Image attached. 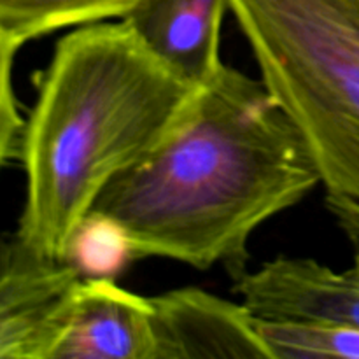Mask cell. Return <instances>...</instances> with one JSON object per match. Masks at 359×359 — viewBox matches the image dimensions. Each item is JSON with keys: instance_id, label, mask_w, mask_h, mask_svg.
Wrapping results in <instances>:
<instances>
[{"instance_id": "obj_1", "label": "cell", "mask_w": 359, "mask_h": 359, "mask_svg": "<svg viewBox=\"0 0 359 359\" xmlns=\"http://www.w3.org/2000/svg\"><path fill=\"white\" fill-rule=\"evenodd\" d=\"M321 184L304 137L262 79L224 63L182 125L114 179L93 209L126 230L135 259L248 270L252 233Z\"/></svg>"}, {"instance_id": "obj_2", "label": "cell", "mask_w": 359, "mask_h": 359, "mask_svg": "<svg viewBox=\"0 0 359 359\" xmlns=\"http://www.w3.org/2000/svg\"><path fill=\"white\" fill-rule=\"evenodd\" d=\"M35 86L18 156L27 188L14 238L65 262L74 230L102 191L182 125L200 86L172 70L126 20L63 35Z\"/></svg>"}, {"instance_id": "obj_3", "label": "cell", "mask_w": 359, "mask_h": 359, "mask_svg": "<svg viewBox=\"0 0 359 359\" xmlns=\"http://www.w3.org/2000/svg\"><path fill=\"white\" fill-rule=\"evenodd\" d=\"M230 11L326 195L359 203V0H230Z\"/></svg>"}, {"instance_id": "obj_4", "label": "cell", "mask_w": 359, "mask_h": 359, "mask_svg": "<svg viewBox=\"0 0 359 359\" xmlns=\"http://www.w3.org/2000/svg\"><path fill=\"white\" fill-rule=\"evenodd\" d=\"M83 277L67 262L42 258L13 237L2 248L0 358L55 359Z\"/></svg>"}, {"instance_id": "obj_5", "label": "cell", "mask_w": 359, "mask_h": 359, "mask_svg": "<svg viewBox=\"0 0 359 359\" xmlns=\"http://www.w3.org/2000/svg\"><path fill=\"white\" fill-rule=\"evenodd\" d=\"M344 272L312 258L277 256L233 277V291L263 321L359 330V242Z\"/></svg>"}, {"instance_id": "obj_6", "label": "cell", "mask_w": 359, "mask_h": 359, "mask_svg": "<svg viewBox=\"0 0 359 359\" xmlns=\"http://www.w3.org/2000/svg\"><path fill=\"white\" fill-rule=\"evenodd\" d=\"M156 359H273L258 330V318L242 302L224 300L198 287L151 298Z\"/></svg>"}, {"instance_id": "obj_7", "label": "cell", "mask_w": 359, "mask_h": 359, "mask_svg": "<svg viewBox=\"0 0 359 359\" xmlns=\"http://www.w3.org/2000/svg\"><path fill=\"white\" fill-rule=\"evenodd\" d=\"M55 359H156L151 298L114 279H83Z\"/></svg>"}, {"instance_id": "obj_8", "label": "cell", "mask_w": 359, "mask_h": 359, "mask_svg": "<svg viewBox=\"0 0 359 359\" xmlns=\"http://www.w3.org/2000/svg\"><path fill=\"white\" fill-rule=\"evenodd\" d=\"M230 0H140L123 20L144 42L195 86L216 77L221 60V23Z\"/></svg>"}, {"instance_id": "obj_9", "label": "cell", "mask_w": 359, "mask_h": 359, "mask_svg": "<svg viewBox=\"0 0 359 359\" xmlns=\"http://www.w3.org/2000/svg\"><path fill=\"white\" fill-rule=\"evenodd\" d=\"M140 0H0V46L20 51L56 30L123 20Z\"/></svg>"}, {"instance_id": "obj_10", "label": "cell", "mask_w": 359, "mask_h": 359, "mask_svg": "<svg viewBox=\"0 0 359 359\" xmlns=\"http://www.w3.org/2000/svg\"><path fill=\"white\" fill-rule=\"evenodd\" d=\"M65 262L83 279H114L135 262L125 228L105 214L91 210L77 224L67 245Z\"/></svg>"}, {"instance_id": "obj_11", "label": "cell", "mask_w": 359, "mask_h": 359, "mask_svg": "<svg viewBox=\"0 0 359 359\" xmlns=\"http://www.w3.org/2000/svg\"><path fill=\"white\" fill-rule=\"evenodd\" d=\"M273 359H359V330L258 319Z\"/></svg>"}, {"instance_id": "obj_12", "label": "cell", "mask_w": 359, "mask_h": 359, "mask_svg": "<svg viewBox=\"0 0 359 359\" xmlns=\"http://www.w3.org/2000/svg\"><path fill=\"white\" fill-rule=\"evenodd\" d=\"M16 55V49L0 46V158H2V163L18 160L25 123H27L21 118L20 104L14 93L13 70Z\"/></svg>"}, {"instance_id": "obj_13", "label": "cell", "mask_w": 359, "mask_h": 359, "mask_svg": "<svg viewBox=\"0 0 359 359\" xmlns=\"http://www.w3.org/2000/svg\"><path fill=\"white\" fill-rule=\"evenodd\" d=\"M326 207L351 241L359 242V203L342 196L326 195Z\"/></svg>"}]
</instances>
